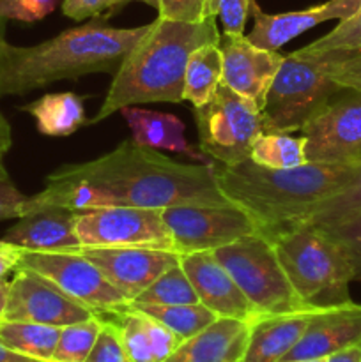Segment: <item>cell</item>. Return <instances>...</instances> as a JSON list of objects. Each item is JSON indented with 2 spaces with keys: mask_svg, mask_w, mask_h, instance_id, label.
I'll list each match as a JSON object with an SVG mask.
<instances>
[{
  "mask_svg": "<svg viewBox=\"0 0 361 362\" xmlns=\"http://www.w3.org/2000/svg\"><path fill=\"white\" fill-rule=\"evenodd\" d=\"M184 204L234 205L219 191L212 165L173 161L156 148L126 140L101 158L57 168L46 177L45 187L28 197L27 209H166Z\"/></svg>",
  "mask_w": 361,
  "mask_h": 362,
  "instance_id": "6da1fadb",
  "label": "cell"
},
{
  "mask_svg": "<svg viewBox=\"0 0 361 362\" xmlns=\"http://www.w3.org/2000/svg\"><path fill=\"white\" fill-rule=\"evenodd\" d=\"M147 30L149 25L113 28L92 20L34 46H14L0 37V98L85 74H115Z\"/></svg>",
  "mask_w": 361,
  "mask_h": 362,
  "instance_id": "7a4b0ae2",
  "label": "cell"
},
{
  "mask_svg": "<svg viewBox=\"0 0 361 362\" xmlns=\"http://www.w3.org/2000/svg\"><path fill=\"white\" fill-rule=\"evenodd\" d=\"M216 16L177 21L158 16L131 48L110 85L101 108L87 124H98L127 106L184 101L188 59L202 45L219 41Z\"/></svg>",
  "mask_w": 361,
  "mask_h": 362,
  "instance_id": "3957f363",
  "label": "cell"
},
{
  "mask_svg": "<svg viewBox=\"0 0 361 362\" xmlns=\"http://www.w3.org/2000/svg\"><path fill=\"white\" fill-rule=\"evenodd\" d=\"M360 166L304 163L294 168H269L250 158L216 168L219 191L251 216L262 230L299 223L319 202L354 179Z\"/></svg>",
  "mask_w": 361,
  "mask_h": 362,
  "instance_id": "277c9868",
  "label": "cell"
},
{
  "mask_svg": "<svg viewBox=\"0 0 361 362\" xmlns=\"http://www.w3.org/2000/svg\"><path fill=\"white\" fill-rule=\"evenodd\" d=\"M265 235L271 240L290 285L304 304L315 308L350 303L354 271L338 244L306 223L280 226Z\"/></svg>",
  "mask_w": 361,
  "mask_h": 362,
  "instance_id": "5b68a950",
  "label": "cell"
},
{
  "mask_svg": "<svg viewBox=\"0 0 361 362\" xmlns=\"http://www.w3.org/2000/svg\"><path fill=\"white\" fill-rule=\"evenodd\" d=\"M340 87L329 73V53L297 52L283 55V62L260 108L264 133L301 131L329 105Z\"/></svg>",
  "mask_w": 361,
  "mask_h": 362,
  "instance_id": "8992f818",
  "label": "cell"
},
{
  "mask_svg": "<svg viewBox=\"0 0 361 362\" xmlns=\"http://www.w3.org/2000/svg\"><path fill=\"white\" fill-rule=\"evenodd\" d=\"M212 253L230 272L257 315H282L315 308L299 299L264 232L243 237Z\"/></svg>",
  "mask_w": 361,
  "mask_h": 362,
  "instance_id": "52a82bcc",
  "label": "cell"
},
{
  "mask_svg": "<svg viewBox=\"0 0 361 362\" xmlns=\"http://www.w3.org/2000/svg\"><path fill=\"white\" fill-rule=\"evenodd\" d=\"M193 119L200 151L225 166L250 158L255 140L264 133L260 108L225 85L193 110Z\"/></svg>",
  "mask_w": 361,
  "mask_h": 362,
  "instance_id": "ba28073f",
  "label": "cell"
},
{
  "mask_svg": "<svg viewBox=\"0 0 361 362\" xmlns=\"http://www.w3.org/2000/svg\"><path fill=\"white\" fill-rule=\"evenodd\" d=\"M81 247H151L176 251L163 209L103 207L76 211Z\"/></svg>",
  "mask_w": 361,
  "mask_h": 362,
  "instance_id": "9c48e42d",
  "label": "cell"
},
{
  "mask_svg": "<svg viewBox=\"0 0 361 362\" xmlns=\"http://www.w3.org/2000/svg\"><path fill=\"white\" fill-rule=\"evenodd\" d=\"M163 219L179 255L214 251L264 232L248 212L236 205H172L163 209Z\"/></svg>",
  "mask_w": 361,
  "mask_h": 362,
  "instance_id": "30bf717a",
  "label": "cell"
},
{
  "mask_svg": "<svg viewBox=\"0 0 361 362\" xmlns=\"http://www.w3.org/2000/svg\"><path fill=\"white\" fill-rule=\"evenodd\" d=\"M301 133L306 163L361 166V92L343 88Z\"/></svg>",
  "mask_w": 361,
  "mask_h": 362,
  "instance_id": "8fae6325",
  "label": "cell"
},
{
  "mask_svg": "<svg viewBox=\"0 0 361 362\" xmlns=\"http://www.w3.org/2000/svg\"><path fill=\"white\" fill-rule=\"evenodd\" d=\"M39 272L98 315H112L130 306L117 286L81 253H42L21 250L20 267Z\"/></svg>",
  "mask_w": 361,
  "mask_h": 362,
  "instance_id": "7c38bea8",
  "label": "cell"
},
{
  "mask_svg": "<svg viewBox=\"0 0 361 362\" xmlns=\"http://www.w3.org/2000/svg\"><path fill=\"white\" fill-rule=\"evenodd\" d=\"M96 315L39 272L18 269L9 281L6 310L0 318L66 327Z\"/></svg>",
  "mask_w": 361,
  "mask_h": 362,
  "instance_id": "4fadbf2b",
  "label": "cell"
},
{
  "mask_svg": "<svg viewBox=\"0 0 361 362\" xmlns=\"http://www.w3.org/2000/svg\"><path fill=\"white\" fill-rule=\"evenodd\" d=\"M80 253L88 258L130 303L163 272L179 264L180 257L177 251L151 247H84Z\"/></svg>",
  "mask_w": 361,
  "mask_h": 362,
  "instance_id": "5bb4252c",
  "label": "cell"
},
{
  "mask_svg": "<svg viewBox=\"0 0 361 362\" xmlns=\"http://www.w3.org/2000/svg\"><path fill=\"white\" fill-rule=\"evenodd\" d=\"M223 57L222 85L251 99L258 108L283 62V55L251 45L246 35H219Z\"/></svg>",
  "mask_w": 361,
  "mask_h": 362,
  "instance_id": "9a60e30c",
  "label": "cell"
},
{
  "mask_svg": "<svg viewBox=\"0 0 361 362\" xmlns=\"http://www.w3.org/2000/svg\"><path fill=\"white\" fill-rule=\"evenodd\" d=\"M360 7L361 0H328L303 11L268 14L258 7L255 0H251L250 13L253 16V28L246 39L258 48L278 52L283 45L296 39L303 32L329 20H345L353 16Z\"/></svg>",
  "mask_w": 361,
  "mask_h": 362,
  "instance_id": "2e32d148",
  "label": "cell"
},
{
  "mask_svg": "<svg viewBox=\"0 0 361 362\" xmlns=\"http://www.w3.org/2000/svg\"><path fill=\"white\" fill-rule=\"evenodd\" d=\"M179 264L190 278L200 304L214 311L218 317L243 322H251L258 317L230 272L216 260L212 251L180 255Z\"/></svg>",
  "mask_w": 361,
  "mask_h": 362,
  "instance_id": "e0dca14e",
  "label": "cell"
},
{
  "mask_svg": "<svg viewBox=\"0 0 361 362\" xmlns=\"http://www.w3.org/2000/svg\"><path fill=\"white\" fill-rule=\"evenodd\" d=\"M2 240L42 253H80L84 250L76 237V211L55 205L32 209L4 233Z\"/></svg>",
  "mask_w": 361,
  "mask_h": 362,
  "instance_id": "ac0fdd59",
  "label": "cell"
},
{
  "mask_svg": "<svg viewBox=\"0 0 361 362\" xmlns=\"http://www.w3.org/2000/svg\"><path fill=\"white\" fill-rule=\"evenodd\" d=\"M357 341H361V304L350 300L322 308L282 362L326 359Z\"/></svg>",
  "mask_w": 361,
  "mask_h": 362,
  "instance_id": "d6986e66",
  "label": "cell"
},
{
  "mask_svg": "<svg viewBox=\"0 0 361 362\" xmlns=\"http://www.w3.org/2000/svg\"><path fill=\"white\" fill-rule=\"evenodd\" d=\"M321 310L322 308H306L292 313L255 317L250 322L243 362H282Z\"/></svg>",
  "mask_w": 361,
  "mask_h": 362,
  "instance_id": "ffe728a7",
  "label": "cell"
},
{
  "mask_svg": "<svg viewBox=\"0 0 361 362\" xmlns=\"http://www.w3.org/2000/svg\"><path fill=\"white\" fill-rule=\"evenodd\" d=\"M250 322L223 318L184 339L163 362H243Z\"/></svg>",
  "mask_w": 361,
  "mask_h": 362,
  "instance_id": "44dd1931",
  "label": "cell"
},
{
  "mask_svg": "<svg viewBox=\"0 0 361 362\" xmlns=\"http://www.w3.org/2000/svg\"><path fill=\"white\" fill-rule=\"evenodd\" d=\"M122 117L130 126L133 141L138 145L151 148H163V151L179 152L186 154L204 165H212L209 156L204 152H195L184 138V124L170 113L151 112V110L127 106L120 110Z\"/></svg>",
  "mask_w": 361,
  "mask_h": 362,
  "instance_id": "7402d4cb",
  "label": "cell"
},
{
  "mask_svg": "<svg viewBox=\"0 0 361 362\" xmlns=\"http://www.w3.org/2000/svg\"><path fill=\"white\" fill-rule=\"evenodd\" d=\"M21 110L34 117L38 131L45 136H69L88 122L85 117L84 98L74 92L46 94L25 105Z\"/></svg>",
  "mask_w": 361,
  "mask_h": 362,
  "instance_id": "603a6c76",
  "label": "cell"
},
{
  "mask_svg": "<svg viewBox=\"0 0 361 362\" xmlns=\"http://www.w3.org/2000/svg\"><path fill=\"white\" fill-rule=\"evenodd\" d=\"M218 42L198 46L188 59L183 95L193 108L204 106L222 85L223 57Z\"/></svg>",
  "mask_w": 361,
  "mask_h": 362,
  "instance_id": "cb8c5ba5",
  "label": "cell"
},
{
  "mask_svg": "<svg viewBox=\"0 0 361 362\" xmlns=\"http://www.w3.org/2000/svg\"><path fill=\"white\" fill-rule=\"evenodd\" d=\"M60 329L62 327L0 318V341L18 354L52 362Z\"/></svg>",
  "mask_w": 361,
  "mask_h": 362,
  "instance_id": "d4e9b609",
  "label": "cell"
},
{
  "mask_svg": "<svg viewBox=\"0 0 361 362\" xmlns=\"http://www.w3.org/2000/svg\"><path fill=\"white\" fill-rule=\"evenodd\" d=\"M131 308L149 315L159 324L168 327L170 331L180 339H188L191 336L198 334L205 327L218 320V315L205 308L204 304H180V306H156V304H133Z\"/></svg>",
  "mask_w": 361,
  "mask_h": 362,
  "instance_id": "484cf974",
  "label": "cell"
},
{
  "mask_svg": "<svg viewBox=\"0 0 361 362\" xmlns=\"http://www.w3.org/2000/svg\"><path fill=\"white\" fill-rule=\"evenodd\" d=\"M250 159L269 168H294L306 163L303 136L294 133H262L251 147Z\"/></svg>",
  "mask_w": 361,
  "mask_h": 362,
  "instance_id": "4316f807",
  "label": "cell"
},
{
  "mask_svg": "<svg viewBox=\"0 0 361 362\" xmlns=\"http://www.w3.org/2000/svg\"><path fill=\"white\" fill-rule=\"evenodd\" d=\"M361 212V166L354 179L331 197L319 202L299 223L311 226H329ZM294 225V223H292Z\"/></svg>",
  "mask_w": 361,
  "mask_h": 362,
  "instance_id": "83f0119b",
  "label": "cell"
},
{
  "mask_svg": "<svg viewBox=\"0 0 361 362\" xmlns=\"http://www.w3.org/2000/svg\"><path fill=\"white\" fill-rule=\"evenodd\" d=\"M197 303H200L197 292L180 264L163 272L133 300V304H156V306H180V304Z\"/></svg>",
  "mask_w": 361,
  "mask_h": 362,
  "instance_id": "f1b7e54d",
  "label": "cell"
},
{
  "mask_svg": "<svg viewBox=\"0 0 361 362\" xmlns=\"http://www.w3.org/2000/svg\"><path fill=\"white\" fill-rule=\"evenodd\" d=\"M112 322L119 331L124 349L134 362H156L152 352L151 339H149L147 315L134 308L127 306L126 310L112 315H99Z\"/></svg>",
  "mask_w": 361,
  "mask_h": 362,
  "instance_id": "f546056e",
  "label": "cell"
},
{
  "mask_svg": "<svg viewBox=\"0 0 361 362\" xmlns=\"http://www.w3.org/2000/svg\"><path fill=\"white\" fill-rule=\"evenodd\" d=\"M103 327V318L99 315L88 318L85 322L66 325L60 329L57 349L53 352L52 362H85L99 331Z\"/></svg>",
  "mask_w": 361,
  "mask_h": 362,
  "instance_id": "4dcf8cb0",
  "label": "cell"
},
{
  "mask_svg": "<svg viewBox=\"0 0 361 362\" xmlns=\"http://www.w3.org/2000/svg\"><path fill=\"white\" fill-rule=\"evenodd\" d=\"M304 52H361V7L333 30L304 46Z\"/></svg>",
  "mask_w": 361,
  "mask_h": 362,
  "instance_id": "1f68e13d",
  "label": "cell"
},
{
  "mask_svg": "<svg viewBox=\"0 0 361 362\" xmlns=\"http://www.w3.org/2000/svg\"><path fill=\"white\" fill-rule=\"evenodd\" d=\"M315 228L321 230L326 237L342 247L353 265L354 279L361 281V212L335 225L315 226Z\"/></svg>",
  "mask_w": 361,
  "mask_h": 362,
  "instance_id": "d6a6232c",
  "label": "cell"
},
{
  "mask_svg": "<svg viewBox=\"0 0 361 362\" xmlns=\"http://www.w3.org/2000/svg\"><path fill=\"white\" fill-rule=\"evenodd\" d=\"M101 318L103 327L85 362H134L127 354V350L124 349L122 339H120L115 325L108 318Z\"/></svg>",
  "mask_w": 361,
  "mask_h": 362,
  "instance_id": "836d02e7",
  "label": "cell"
},
{
  "mask_svg": "<svg viewBox=\"0 0 361 362\" xmlns=\"http://www.w3.org/2000/svg\"><path fill=\"white\" fill-rule=\"evenodd\" d=\"M251 0H211L209 13L211 16H219L223 25V34L244 35L248 14H250Z\"/></svg>",
  "mask_w": 361,
  "mask_h": 362,
  "instance_id": "e575fe53",
  "label": "cell"
},
{
  "mask_svg": "<svg viewBox=\"0 0 361 362\" xmlns=\"http://www.w3.org/2000/svg\"><path fill=\"white\" fill-rule=\"evenodd\" d=\"M329 73L343 88L361 92V52H328Z\"/></svg>",
  "mask_w": 361,
  "mask_h": 362,
  "instance_id": "d590c367",
  "label": "cell"
},
{
  "mask_svg": "<svg viewBox=\"0 0 361 362\" xmlns=\"http://www.w3.org/2000/svg\"><path fill=\"white\" fill-rule=\"evenodd\" d=\"M59 0H0V20L34 23L53 13Z\"/></svg>",
  "mask_w": 361,
  "mask_h": 362,
  "instance_id": "8d00e7d4",
  "label": "cell"
},
{
  "mask_svg": "<svg viewBox=\"0 0 361 362\" xmlns=\"http://www.w3.org/2000/svg\"><path fill=\"white\" fill-rule=\"evenodd\" d=\"M0 156V221L2 219H20L28 212V197H25L11 180Z\"/></svg>",
  "mask_w": 361,
  "mask_h": 362,
  "instance_id": "74e56055",
  "label": "cell"
},
{
  "mask_svg": "<svg viewBox=\"0 0 361 362\" xmlns=\"http://www.w3.org/2000/svg\"><path fill=\"white\" fill-rule=\"evenodd\" d=\"M211 0H159L158 16L177 21H202L211 16Z\"/></svg>",
  "mask_w": 361,
  "mask_h": 362,
  "instance_id": "f35d334b",
  "label": "cell"
},
{
  "mask_svg": "<svg viewBox=\"0 0 361 362\" xmlns=\"http://www.w3.org/2000/svg\"><path fill=\"white\" fill-rule=\"evenodd\" d=\"M126 0H64L62 13L71 20L81 21L85 18L99 16L103 11L120 6Z\"/></svg>",
  "mask_w": 361,
  "mask_h": 362,
  "instance_id": "ab89813d",
  "label": "cell"
},
{
  "mask_svg": "<svg viewBox=\"0 0 361 362\" xmlns=\"http://www.w3.org/2000/svg\"><path fill=\"white\" fill-rule=\"evenodd\" d=\"M21 247L6 243L0 239V286L11 281L9 276L14 274L20 267Z\"/></svg>",
  "mask_w": 361,
  "mask_h": 362,
  "instance_id": "60d3db41",
  "label": "cell"
},
{
  "mask_svg": "<svg viewBox=\"0 0 361 362\" xmlns=\"http://www.w3.org/2000/svg\"><path fill=\"white\" fill-rule=\"evenodd\" d=\"M324 362H361V341L326 357Z\"/></svg>",
  "mask_w": 361,
  "mask_h": 362,
  "instance_id": "b9f144b4",
  "label": "cell"
},
{
  "mask_svg": "<svg viewBox=\"0 0 361 362\" xmlns=\"http://www.w3.org/2000/svg\"><path fill=\"white\" fill-rule=\"evenodd\" d=\"M0 362H46V361H39L34 359V357H27L23 354H18L14 350H11L9 346L4 345L0 341Z\"/></svg>",
  "mask_w": 361,
  "mask_h": 362,
  "instance_id": "7bdbcfd3",
  "label": "cell"
},
{
  "mask_svg": "<svg viewBox=\"0 0 361 362\" xmlns=\"http://www.w3.org/2000/svg\"><path fill=\"white\" fill-rule=\"evenodd\" d=\"M13 145V138H11V126L9 122L6 120V117L0 113V156L4 158L7 151Z\"/></svg>",
  "mask_w": 361,
  "mask_h": 362,
  "instance_id": "ee69618b",
  "label": "cell"
},
{
  "mask_svg": "<svg viewBox=\"0 0 361 362\" xmlns=\"http://www.w3.org/2000/svg\"><path fill=\"white\" fill-rule=\"evenodd\" d=\"M7 290H9V283H7V285H4V286H0V317H2L4 310H6Z\"/></svg>",
  "mask_w": 361,
  "mask_h": 362,
  "instance_id": "f6af8a7d",
  "label": "cell"
},
{
  "mask_svg": "<svg viewBox=\"0 0 361 362\" xmlns=\"http://www.w3.org/2000/svg\"><path fill=\"white\" fill-rule=\"evenodd\" d=\"M126 2H131V0H126ZM137 2H144V4H147V6L156 7V9H158V6H159V0H137Z\"/></svg>",
  "mask_w": 361,
  "mask_h": 362,
  "instance_id": "bcb514c9",
  "label": "cell"
},
{
  "mask_svg": "<svg viewBox=\"0 0 361 362\" xmlns=\"http://www.w3.org/2000/svg\"><path fill=\"white\" fill-rule=\"evenodd\" d=\"M4 23H6V20H0V37H4Z\"/></svg>",
  "mask_w": 361,
  "mask_h": 362,
  "instance_id": "7dc6e473",
  "label": "cell"
},
{
  "mask_svg": "<svg viewBox=\"0 0 361 362\" xmlns=\"http://www.w3.org/2000/svg\"><path fill=\"white\" fill-rule=\"evenodd\" d=\"M290 362H324V359H311V361H290Z\"/></svg>",
  "mask_w": 361,
  "mask_h": 362,
  "instance_id": "c3c4849f",
  "label": "cell"
}]
</instances>
